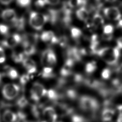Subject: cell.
I'll return each mask as SVG.
<instances>
[{
  "label": "cell",
  "mask_w": 122,
  "mask_h": 122,
  "mask_svg": "<svg viewBox=\"0 0 122 122\" xmlns=\"http://www.w3.org/2000/svg\"><path fill=\"white\" fill-rule=\"evenodd\" d=\"M120 49L117 46L111 48L110 47H103L100 48L96 54L101 57L108 65H112L117 63L120 55Z\"/></svg>",
  "instance_id": "cell-1"
},
{
  "label": "cell",
  "mask_w": 122,
  "mask_h": 122,
  "mask_svg": "<svg viewBox=\"0 0 122 122\" xmlns=\"http://www.w3.org/2000/svg\"><path fill=\"white\" fill-rule=\"evenodd\" d=\"M49 21L48 14H44L36 11H31L29 16V23L34 29L40 30L42 29L45 24Z\"/></svg>",
  "instance_id": "cell-2"
},
{
  "label": "cell",
  "mask_w": 122,
  "mask_h": 122,
  "mask_svg": "<svg viewBox=\"0 0 122 122\" xmlns=\"http://www.w3.org/2000/svg\"><path fill=\"white\" fill-rule=\"evenodd\" d=\"M80 105L81 108L86 111L93 112L99 107V104L97 100L89 96L84 95L80 99Z\"/></svg>",
  "instance_id": "cell-3"
},
{
  "label": "cell",
  "mask_w": 122,
  "mask_h": 122,
  "mask_svg": "<svg viewBox=\"0 0 122 122\" xmlns=\"http://www.w3.org/2000/svg\"><path fill=\"white\" fill-rule=\"evenodd\" d=\"M20 91L19 86L15 83H7L2 88L3 97L8 100L14 99L19 94Z\"/></svg>",
  "instance_id": "cell-4"
},
{
  "label": "cell",
  "mask_w": 122,
  "mask_h": 122,
  "mask_svg": "<svg viewBox=\"0 0 122 122\" xmlns=\"http://www.w3.org/2000/svg\"><path fill=\"white\" fill-rule=\"evenodd\" d=\"M47 92V90L42 84L35 82L33 84L30 90V98L34 101L38 102L45 96Z\"/></svg>",
  "instance_id": "cell-5"
},
{
  "label": "cell",
  "mask_w": 122,
  "mask_h": 122,
  "mask_svg": "<svg viewBox=\"0 0 122 122\" xmlns=\"http://www.w3.org/2000/svg\"><path fill=\"white\" fill-rule=\"evenodd\" d=\"M21 41V36L18 33H13L11 35L7 36L1 42V45L8 48H12L19 44Z\"/></svg>",
  "instance_id": "cell-6"
},
{
  "label": "cell",
  "mask_w": 122,
  "mask_h": 122,
  "mask_svg": "<svg viewBox=\"0 0 122 122\" xmlns=\"http://www.w3.org/2000/svg\"><path fill=\"white\" fill-rule=\"evenodd\" d=\"M104 16L112 20H119L121 18V13L119 9L116 7H106L103 10Z\"/></svg>",
  "instance_id": "cell-7"
},
{
  "label": "cell",
  "mask_w": 122,
  "mask_h": 122,
  "mask_svg": "<svg viewBox=\"0 0 122 122\" xmlns=\"http://www.w3.org/2000/svg\"><path fill=\"white\" fill-rule=\"evenodd\" d=\"M44 120L46 122H55L57 114L55 110L51 107H47L42 111Z\"/></svg>",
  "instance_id": "cell-8"
},
{
  "label": "cell",
  "mask_w": 122,
  "mask_h": 122,
  "mask_svg": "<svg viewBox=\"0 0 122 122\" xmlns=\"http://www.w3.org/2000/svg\"><path fill=\"white\" fill-rule=\"evenodd\" d=\"M42 41L51 44L58 43L59 39L55 36L54 32L51 30L43 31L40 36Z\"/></svg>",
  "instance_id": "cell-9"
},
{
  "label": "cell",
  "mask_w": 122,
  "mask_h": 122,
  "mask_svg": "<svg viewBox=\"0 0 122 122\" xmlns=\"http://www.w3.org/2000/svg\"><path fill=\"white\" fill-rule=\"evenodd\" d=\"M74 62V61L70 58H68L66 60L60 71L62 77H66L71 74V69L73 66Z\"/></svg>",
  "instance_id": "cell-10"
},
{
  "label": "cell",
  "mask_w": 122,
  "mask_h": 122,
  "mask_svg": "<svg viewBox=\"0 0 122 122\" xmlns=\"http://www.w3.org/2000/svg\"><path fill=\"white\" fill-rule=\"evenodd\" d=\"M39 38L38 34L35 33H26L21 36L22 45L30 44L35 45Z\"/></svg>",
  "instance_id": "cell-11"
},
{
  "label": "cell",
  "mask_w": 122,
  "mask_h": 122,
  "mask_svg": "<svg viewBox=\"0 0 122 122\" xmlns=\"http://www.w3.org/2000/svg\"><path fill=\"white\" fill-rule=\"evenodd\" d=\"M1 17L5 21L12 22L17 18L15 11L12 9H6L1 12Z\"/></svg>",
  "instance_id": "cell-12"
},
{
  "label": "cell",
  "mask_w": 122,
  "mask_h": 122,
  "mask_svg": "<svg viewBox=\"0 0 122 122\" xmlns=\"http://www.w3.org/2000/svg\"><path fill=\"white\" fill-rule=\"evenodd\" d=\"M22 63L23 67L27 71L29 74H32L36 72L37 70L36 64L33 60L30 58H25Z\"/></svg>",
  "instance_id": "cell-13"
},
{
  "label": "cell",
  "mask_w": 122,
  "mask_h": 122,
  "mask_svg": "<svg viewBox=\"0 0 122 122\" xmlns=\"http://www.w3.org/2000/svg\"><path fill=\"white\" fill-rule=\"evenodd\" d=\"M3 71V74L11 79H15L18 77L19 74L17 70L10 66H5Z\"/></svg>",
  "instance_id": "cell-14"
},
{
  "label": "cell",
  "mask_w": 122,
  "mask_h": 122,
  "mask_svg": "<svg viewBox=\"0 0 122 122\" xmlns=\"http://www.w3.org/2000/svg\"><path fill=\"white\" fill-rule=\"evenodd\" d=\"M76 15L81 20L86 21L89 17V12L84 7H81L76 10Z\"/></svg>",
  "instance_id": "cell-15"
},
{
  "label": "cell",
  "mask_w": 122,
  "mask_h": 122,
  "mask_svg": "<svg viewBox=\"0 0 122 122\" xmlns=\"http://www.w3.org/2000/svg\"><path fill=\"white\" fill-rule=\"evenodd\" d=\"M17 119V114L13 112L7 110L2 114V120L4 122H15Z\"/></svg>",
  "instance_id": "cell-16"
},
{
  "label": "cell",
  "mask_w": 122,
  "mask_h": 122,
  "mask_svg": "<svg viewBox=\"0 0 122 122\" xmlns=\"http://www.w3.org/2000/svg\"><path fill=\"white\" fill-rule=\"evenodd\" d=\"M104 20L102 16L99 13L94 14L92 19V25L96 27H100L104 24Z\"/></svg>",
  "instance_id": "cell-17"
},
{
  "label": "cell",
  "mask_w": 122,
  "mask_h": 122,
  "mask_svg": "<svg viewBox=\"0 0 122 122\" xmlns=\"http://www.w3.org/2000/svg\"><path fill=\"white\" fill-rule=\"evenodd\" d=\"M25 19L23 17H17L16 19L13 21L12 25L13 27L18 30H21L24 29L25 27Z\"/></svg>",
  "instance_id": "cell-18"
},
{
  "label": "cell",
  "mask_w": 122,
  "mask_h": 122,
  "mask_svg": "<svg viewBox=\"0 0 122 122\" xmlns=\"http://www.w3.org/2000/svg\"><path fill=\"white\" fill-rule=\"evenodd\" d=\"M57 62V58L54 52L50 49H47V63L50 65H54Z\"/></svg>",
  "instance_id": "cell-19"
},
{
  "label": "cell",
  "mask_w": 122,
  "mask_h": 122,
  "mask_svg": "<svg viewBox=\"0 0 122 122\" xmlns=\"http://www.w3.org/2000/svg\"><path fill=\"white\" fill-rule=\"evenodd\" d=\"M23 48V53L26 56H30L35 53L36 49L35 45L30 44H25L22 45Z\"/></svg>",
  "instance_id": "cell-20"
},
{
  "label": "cell",
  "mask_w": 122,
  "mask_h": 122,
  "mask_svg": "<svg viewBox=\"0 0 122 122\" xmlns=\"http://www.w3.org/2000/svg\"><path fill=\"white\" fill-rule=\"evenodd\" d=\"M114 111L111 109H105L102 112V119L104 122H108L112 120L114 114Z\"/></svg>",
  "instance_id": "cell-21"
},
{
  "label": "cell",
  "mask_w": 122,
  "mask_h": 122,
  "mask_svg": "<svg viewBox=\"0 0 122 122\" xmlns=\"http://www.w3.org/2000/svg\"><path fill=\"white\" fill-rule=\"evenodd\" d=\"M67 3L71 8L84 7L86 4V0H68Z\"/></svg>",
  "instance_id": "cell-22"
},
{
  "label": "cell",
  "mask_w": 122,
  "mask_h": 122,
  "mask_svg": "<svg viewBox=\"0 0 122 122\" xmlns=\"http://www.w3.org/2000/svg\"><path fill=\"white\" fill-rule=\"evenodd\" d=\"M24 54L23 52H19L14 51L11 54L12 60L16 63L22 62L24 60Z\"/></svg>",
  "instance_id": "cell-23"
},
{
  "label": "cell",
  "mask_w": 122,
  "mask_h": 122,
  "mask_svg": "<svg viewBox=\"0 0 122 122\" xmlns=\"http://www.w3.org/2000/svg\"><path fill=\"white\" fill-rule=\"evenodd\" d=\"M97 69V64L95 61H92L87 62L85 66V71L86 73L91 74Z\"/></svg>",
  "instance_id": "cell-24"
},
{
  "label": "cell",
  "mask_w": 122,
  "mask_h": 122,
  "mask_svg": "<svg viewBox=\"0 0 122 122\" xmlns=\"http://www.w3.org/2000/svg\"><path fill=\"white\" fill-rule=\"evenodd\" d=\"M41 75L43 78H50L53 76V69L50 67H44L42 70Z\"/></svg>",
  "instance_id": "cell-25"
},
{
  "label": "cell",
  "mask_w": 122,
  "mask_h": 122,
  "mask_svg": "<svg viewBox=\"0 0 122 122\" xmlns=\"http://www.w3.org/2000/svg\"><path fill=\"white\" fill-rule=\"evenodd\" d=\"M71 34L73 39H78L82 35V31L78 28L72 27L71 29Z\"/></svg>",
  "instance_id": "cell-26"
},
{
  "label": "cell",
  "mask_w": 122,
  "mask_h": 122,
  "mask_svg": "<svg viewBox=\"0 0 122 122\" xmlns=\"http://www.w3.org/2000/svg\"><path fill=\"white\" fill-rule=\"evenodd\" d=\"M28 100L24 96L20 97L16 102V105L20 108H24L28 105Z\"/></svg>",
  "instance_id": "cell-27"
},
{
  "label": "cell",
  "mask_w": 122,
  "mask_h": 122,
  "mask_svg": "<svg viewBox=\"0 0 122 122\" xmlns=\"http://www.w3.org/2000/svg\"><path fill=\"white\" fill-rule=\"evenodd\" d=\"M45 96H47L51 100H55L58 97V94L55 90L53 89H49L47 90Z\"/></svg>",
  "instance_id": "cell-28"
},
{
  "label": "cell",
  "mask_w": 122,
  "mask_h": 122,
  "mask_svg": "<svg viewBox=\"0 0 122 122\" xmlns=\"http://www.w3.org/2000/svg\"><path fill=\"white\" fill-rule=\"evenodd\" d=\"M10 28L9 26L4 24H0V34L3 35H7L9 34Z\"/></svg>",
  "instance_id": "cell-29"
},
{
  "label": "cell",
  "mask_w": 122,
  "mask_h": 122,
  "mask_svg": "<svg viewBox=\"0 0 122 122\" xmlns=\"http://www.w3.org/2000/svg\"><path fill=\"white\" fill-rule=\"evenodd\" d=\"M114 30L113 26L111 24H106L103 26V33L112 34Z\"/></svg>",
  "instance_id": "cell-30"
},
{
  "label": "cell",
  "mask_w": 122,
  "mask_h": 122,
  "mask_svg": "<svg viewBox=\"0 0 122 122\" xmlns=\"http://www.w3.org/2000/svg\"><path fill=\"white\" fill-rule=\"evenodd\" d=\"M111 75V71L109 68L104 69L101 72L102 77L105 80H107L110 78Z\"/></svg>",
  "instance_id": "cell-31"
},
{
  "label": "cell",
  "mask_w": 122,
  "mask_h": 122,
  "mask_svg": "<svg viewBox=\"0 0 122 122\" xmlns=\"http://www.w3.org/2000/svg\"><path fill=\"white\" fill-rule=\"evenodd\" d=\"M30 76L28 73L22 74L20 78V81L22 85H25L29 81Z\"/></svg>",
  "instance_id": "cell-32"
},
{
  "label": "cell",
  "mask_w": 122,
  "mask_h": 122,
  "mask_svg": "<svg viewBox=\"0 0 122 122\" xmlns=\"http://www.w3.org/2000/svg\"><path fill=\"white\" fill-rule=\"evenodd\" d=\"M31 0H16L17 4L21 7L29 6L31 3Z\"/></svg>",
  "instance_id": "cell-33"
},
{
  "label": "cell",
  "mask_w": 122,
  "mask_h": 122,
  "mask_svg": "<svg viewBox=\"0 0 122 122\" xmlns=\"http://www.w3.org/2000/svg\"><path fill=\"white\" fill-rule=\"evenodd\" d=\"M26 116L25 114L21 112H18L17 114V119L15 122H25Z\"/></svg>",
  "instance_id": "cell-34"
},
{
  "label": "cell",
  "mask_w": 122,
  "mask_h": 122,
  "mask_svg": "<svg viewBox=\"0 0 122 122\" xmlns=\"http://www.w3.org/2000/svg\"><path fill=\"white\" fill-rule=\"evenodd\" d=\"M6 60V56L3 48L0 46V63H2Z\"/></svg>",
  "instance_id": "cell-35"
},
{
  "label": "cell",
  "mask_w": 122,
  "mask_h": 122,
  "mask_svg": "<svg viewBox=\"0 0 122 122\" xmlns=\"http://www.w3.org/2000/svg\"><path fill=\"white\" fill-rule=\"evenodd\" d=\"M72 122H85L84 118L78 115H74L72 118Z\"/></svg>",
  "instance_id": "cell-36"
},
{
  "label": "cell",
  "mask_w": 122,
  "mask_h": 122,
  "mask_svg": "<svg viewBox=\"0 0 122 122\" xmlns=\"http://www.w3.org/2000/svg\"><path fill=\"white\" fill-rule=\"evenodd\" d=\"M102 40L106 41H111L113 38L112 34H104L103 33L102 36Z\"/></svg>",
  "instance_id": "cell-37"
},
{
  "label": "cell",
  "mask_w": 122,
  "mask_h": 122,
  "mask_svg": "<svg viewBox=\"0 0 122 122\" xmlns=\"http://www.w3.org/2000/svg\"><path fill=\"white\" fill-rule=\"evenodd\" d=\"M46 4L51 5H55L58 4L60 0H44Z\"/></svg>",
  "instance_id": "cell-38"
},
{
  "label": "cell",
  "mask_w": 122,
  "mask_h": 122,
  "mask_svg": "<svg viewBox=\"0 0 122 122\" xmlns=\"http://www.w3.org/2000/svg\"><path fill=\"white\" fill-rule=\"evenodd\" d=\"M45 4H46L44 0H37L35 2V5L38 7H43Z\"/></svg>",
  "instance_id": "cell-39"
},
{
  "label": "cell",
  "mask_w": 122,
  "mask_h": 122,
  "mask_svg": "<svg viewBox=\"0 0 122 122\" xmlns=\"http://www.w3.org/2000/svg\"><path fill=\"white\" fill-rule=\"evenodd\" d=\"M117 43V47L119 48L120 50L122 49V37L119 38L117 39L116 41Z\"/></svg>",
  "instance_id": "cell-40"
},
{
  "label": "cell",
  "mask_w": 122,
  "mask_h": 122,
  "mask_svg": "<svg viewBox=\"0 0 122 122\" xmlns=\"http://www.w3.org/2000/svg\"><path fill=\"white\" fill-rule=\"evenodd\" d=\"M12 1V0H0V2L3 5H8L10 4Z\"/></svg>",
  "instance_id": "cell-41"
},
{
  "label": "cell",
  "mask_w": 122,
  "mask_h": 122,
  "mask_svg": "<svg viewBox=\"0 0 122 122\" xmlns=\"http://www.w3.org/2000/svg\"><path fill=\"white\" fill-rule=\"evenodd\" d=\"M117 122H122V112H120L118 115Z\"/></svg>",
  "instance_id": "cell-42"
},
{
  "label": "cell",
  "mask_w": 122,
  "mask_h": 122,
  "mask_svg": "<svg viewBox=\"0 0 122 122\" xmlns=\"http://www.w3.org/2000/svg\"><path fill=\"white\" fill-rule=\"evenodd\" d=\"M117 26L119 28H122V19H120L119 20V21L117 24Z\"/></svg>",
  "instance_id": "cell-43"
},
{
  "label": "cell",
  "mask_w": 122,
  "mask_h": 122,
  "mask_svg": "<svg viewBox=\"0 0 122 122\" xmlns=\"http://www.w3.org/2000/svg\"><path fill=\"white\" fill-rule=\"evenodd\" d=\"M105 0L108 2H114L116 1L117 0Z\"/></svg>",
  "instance_id": "cell-44"
},
{
  "label": "cell",
  "mask_w": 122,
  "mask_h": 122,
  "mask_svg": "<svg viewBox=\"0 0 122 122\" xmlns=\"http://www.w3.org/2000/svg\"><path fill=\"white\" fill-rule=\"evenodd\" d=\"M2 74H1L0 73V84H1V81H2Z\"/></svg>",
  "instance_id": "cell-45"
},
{
  "label": "cell",
  "mask_w": 122,
  "mask_h": 122,
  "mask_svg": "<svg viewBox=\"0 0 122 122\" xmlns=\"http://www.w3.org/2000/svg\"><path fill=\"white\" fill-rule=\"evenodd\" d=\"M31 122V121H26V122Z\"/></svg>",
  "instance_id": "cell-46"
}]
</instances>
